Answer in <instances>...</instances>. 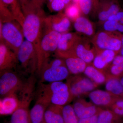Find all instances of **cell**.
<instances>
[{"label": "cell", "instance_id": "cell-26", "mask_svg": "<svg viewBox=\"0 0 123 123\" xmlns=\"http://www.w3.org/2000/svg\"><path fill=\"white\" fill-rule=\"evenodd\" d=\"M8 7L15 20L22 26L24 16L19 0H0Z\"/></svg>", "mask_w": 123, "mask_h": 123}, {"label": "cell", "instance_id": "cell-22", "mask_svg": "<svg viewBox=\"0 0 123 123\" xmlns=\"http://www.w3.org/2000/svg\"><path fill=\"white\" fill-rule=\"evenodd\" d=\"M20 101L15 94L5 97L0 102V114L2 115H12L19 107Z\"/></svg>", "mask_w": 123, "mask_h": 123}, {"label": "cell", "instance_id": "cell-10", "mask_svg": "<svg viewBox=\"0 0 123 123\" xmlns=\"http://www.w3.org/2000/svg\"><path fill=\"white\" fill-rule=\"evenodd\" d=\"M71 27V20L62 11L56 14L46 16L44 18V30L54 31L62 34L68 32Z\"/></svg>", "mask_w": 123, "mask_h": 123}, {"label": "cell", "instance_id": "cell-27", "mask_svg": "<svg viewBox=\"0 0 123 123\" xmlns=\"http://www.w3.org/2000/svg\"><path fill=\"white\" fill-rule=\"evenodd\" d=\"M106 90L113 95L123 98V85L118 78H108L105 82Z\"/></svg>", "mask_w": 123, "mask_h": 123}, {"label": "cell", "instance_id": "cell-8", "mask_svg": "<svg viewBox=\"0 0 123 123\" xmlns=\"http://www.w3.org/2000/svg\"><path fill=\"white\" fill-rule=\"evenodd\" d=\"M66 84L68 86L72 99L89 93L94 90L98 86L89 78L80 75H75L69 78Z\"/></svg>", "mask_w": 123, "mask_h": 123}, {"label": "cell", "instance_id": "cell-25", "mask_svg": "<svg viewBox=\"0 0 123 123\" xmlns=\"http://www.w3.org/2000/svg\"><path fill=\"white\" fill-rule=\"evenodd\" d=\"M109 77L119 78L123 76V56L117 55L104 71Z\"/></svg>", "mask_w": 123, "mask_h": 123}, {"label": "cell", "instance_id": "cell-28", "mask_svg": "<svg viewBox=\"0 0 123 123\" xmlns=\"http://www.w3.org/2000/svg\"><path fill=\"white\" fill-rule=\"evenodd\" d=\"M97 123H123L122 117L110 110H101L98 116Z\"/></svg>", "mask_w": 123, "mask_h": 123}, {"label": "cell", "instance_id": "cell-20", "mask_svg": "<svg viewBox=\"0 0 123 123\" xmlns=\"http://www.w3.org/2000/svg\"><path fill=\"white\" fill-rule=\"evenodd\" d=\"M74 27L78 33L91 39L95 34L94 24L88 18L80 16L74 21Z\"/></svg>", "mask_w": 123, "mask_h": 123}, {"label": "cell", "instance_id": "cell-30", "mask_svg": "<svg viewBox=\"0 0 123 123\" xmlns=\"http://www.w3.org/2000/svg\"><path fill=\"white\" fill-rule=\"evenodd\" d=\"M14 20L15 18L8 7L0 0V21L4 23Z\"/></svg>", "mask_w": 123, "mask_h": 123}, {"label": "cell", "instance_id": "cell-39", "mask_svg": "<svg viewBox=\"0 0 123 123\" xmlns=\"http://www.w3.org/2000/svg\"><path fill=\"white\" fill-rule=\"evenodd\" d=\"M100 0H92L93 4V11L94 12L95 14L96 13Z\"/></svg>", "mask_w": 123, "mask_h": 123}, {"label": "cell", "instance_id": "cell-40", "mask_svg": "<svg viewBox=\"0 0 123 123\" xmlns=\"http://www.w3.org/2000/svg\"><path fill=\"white\" fill-rule=\"evenodd\" d=\"M22 7L28 4L30 0H19Z\"/></svg>", "mask_w": 123, "mask_h": 123}, {"label": "cell", "instance_id": "cell-3", "mask_svg": "<svg viewBox=\"0 0 123 123\" xmlns=\"http://www.w3.org/2000/svg\"><path fill=\"white\" fill-rule=\"evenodd\" d=\"M38 73L42 83L62 81L67 79L70 74L64 60L57 57L51 60H47Z\"/></svg>", "mask_w": 123, "mask_h": 123}, {"label": "cell", "instance_id": "cell-21", "mask_svg": "<svg viewBox=\"0 0 123 123\" xmlns=\"http://www.w3.org/2000/svg\"><path fill=\"white\" fill-rule=\"evenodd\" d=\"M63 106L51 104L44 113V121L46 123H64L63 115Z\"/></svg>", "mask_w": 123, "mask_h": 123}, {"label": "cell", "instance_id": "cell-29", "mask_svg": "<svg viewBox=\"0 0 123 123\" xmlns=\"http://www.w3.org/2000/svg\"><path fill=\"white\" fill-rule=\"evenodd\" d=\"M63 115L64 123H78V119L72 105H66L63 106Z\"/></svg>", "mask_w": 123, "mask_h": 123}, {"label": "cell", "instance_id": "cell-34", "mask_svg": "<svg viewBox=\"0 0 123 123\" xmlns=\"http://www.w3.org/2000/svg\"><path fill=\"white\" fill-rule=\"evenodd\" d=\"M48 6L51 11L58 12L62 11L66 7L61 0H48Z\"/></svg>", "mask_w": 123, "mask_h": 123}, {"label": "cell", "instance_id": "cell-7", "mask_svg": "<svg viewBox=\"0 0 123 123\" xmlns=\"http://www.w3.org/2000/svg\"><path fill=\"white\" fill-rule=\"evenodd\" d=\"M24 83L11 70L0 72V94L4 97L15 94L17 92L22 89Z\"/></svg>", "mask_w": 123, "mask_h": 123}, {"label": "cell", "instance_id": "cell-43", "mask_svg": "<svg viewBox=\"0 0 123 123\" xmlns=\"http://www.w3.org/2000/svg\"><path fill=\"white\" fill-rule=\"evenodd\" d=\"M73 3H75L78 5V3H79V0H72Z\"/></svg>", "mask_w": 123, "mask_h": 123}, {"label": "cell", "instance_id": "cell-14", "mask_svg": "<svg viewBox=\"0 0 123 123\" xmlns=\"http://www.w3.org/2000/svg\"><path fill=\"white\" fill-rule=\"evenodd\" d=\"M72 106L78 119L90 118L98 115L102 110L93 104L82 99H77Z\"/></svg>", "mask_w": 123, "mask_h": 123}, {"label": "cell", "instance_id": "cell-42", "mask_svg": "<svg viewBox=\"0 0 123 123\" xmlns=\"http://www.w3.org/2000/svg\"><path fill=\"white\" fill-rule=\"evenodd\" d=\"M119 53L120 55L123 56V35L122 37V46H121V49Z\"/></svg>", "mask_w": 123, "mask_h": 123}, {"label": "cell", "instance_id": "cell-36", "mask_svg": "<svg viewBox=\"0 0 123 123\" xmlns=\"http://www.w3.org/2000/svg\"><path fill=\"white\" fill-rule=\"evenodd\" d=\"M108 20L116 21L120 24H123V11L120 10L116 14L110 16Z\"/></svg>", "mask_w": 123, "mask_h": 123}, {"label": "cell", "instance_id": "cell-23", "mask_svg": "<svg viewBox=\"0 0 123 123\" xmlns=\"http://www.w3.org/2000/svg\"><path fill=\"white\" fill-rule=\"evenodd\" d=\"M63 59L70 74L80 75L84 73L88 64L81 59L75 55L69 56Z\"/></svg>", "mask_w": 123, "mask_h": 123}, {"label": "cell", "instance_id": "cell-38", "mask_svg": "<svg viewBox=\"0 0 123 123\" xmlns=\"http://www.w3.org/2000/svg\"><path fill=\"white\" fill-rule=\"evenodd\" d=\"M98 115H96L90 118L79 119H78V123H97Z\"/></svg>", "mask_w": 123, "mask_h": 123}, {"label": "cell", "instance_id": "cell-12", "mask_svg": "<svg viewBox=\"0 0 123 123\" xmlns=\"http://www.w3.org/2000/svg\"><path fill=\"white\" fill-rule=\"evenodd\" d=\"M74 53L88 65L92 64L97 51L91 39L81 37L74 47Z\"/></svg>", "mask_w": 123, "mask_h": 123}, {"label": "cell", "instance_id": "cell-32", "mask_svg": "<svg viewBox=\"0 0 123 123\" xmlns=\"http://www.w3.org/2000/svg\"><path fill=\"white\" fill-rule=\"evenodd\" d=\"M81 13L78 5L73 3L66 7L65 13L71 21L74 22L80 16Z\"/></svg>", "mask_w": 123, "mask_h": 123}, {"label": "cell", "instance_id": "cell-45", "mask_svg": "<svg viewBox=\"0 0 123 123\" xmlns=\"http://www.w3.org/2000/svg\"><path fill=\"white\" fill-rule=\"evenodd\" d=\"M45 123V121H44V120H43V122H42V123Z\"/></svg>", "mask_w": 123, "mask_h": 123}, {"label": "cell", "instance_id": "cell-9", "mask_svg": "<svg viewBox=\"0 0 123 123\" xmlns=\"http://www.w3.org/2000/svg\"><path fill=\"white\" fill-rule=\"evenodd\" d=\"M44 30V32L43 31L40 43L41 53L40 69L44 62L49 59L51 54L54 52L55 53L57 50L58 43L62 35L61 33L56 31L49 30Z\"/></svg>", "mask_w": 123, "mask_h": 123}, {"label": "cell", "instance_id": "cell-44", "mask_svg": "<svg viewBox=\"0 0 123 123\" xmlns=\"http://www.w3.org/2000/svg\"><path fill=\"white\" fill-rule=\"evenodd\" d=\"M119 79L120 82H121V84L123 85V76L119 78Z\"/></svg>", "mask_w": 123, "mask_h": 123}, {"label": "cell", "instance_id": "cell-24", "mask_svg": "<svg viewBox=\"0 0 123 123\" xmlns=\"http://www.w3.org/2000/svg\"><path fill=\"white\" fill-rule=\"evenodd\" d=\"M84 73L86 76L98 85L105 83L108 78L105 72L96 68L92 64L88 65Z\"/></svg>", "mask_w": 123, "mask_h": 123}, {"label": "cell", "instance_id": "cell-31", "mask_svg": "<svg viewBox=\"0 0 123 123\" xmlns=\"http://www.w3.org/2000/svg\"><path fill=\"white\" fill-rule=\"evenodd\" d=\"M103 30L123 33V24L116 21L107 20L102 24Z\"/></svg>", "mask_w": 123, "mask_h": 123}, {"label": "cell", "instance_id": "cell-6", "mask_svg": "<svg viewBox=\"0 0 123 123\" xmlns=\"http://www.w3.org/2000/svg\"><path fill=\"white\" fill-rule=\"evenodd\" d=\"M21 67L31 74L38 69V59L35 49L31 43L24 40L17 54Z\"/></svg>", "mask_w": 123, "mask_h": 123}, {"label": "cell", "instance_id": "cell-37", "mask_svg": "<svg viewBox=\"0 0 123 123\" xmlns=\"http://www.w3.org/2000/svg\"><path fill=\"white\" fill-rule=\"evenodd\" d=\"M45 1V0H30L27 5L35 8H41Z\"/></svg>", "mask_w": 123, "mask_h": 123}, {"label": "cell", "instance_id": "cell-11", "mask_svg": "<svg viewBox=\"0 0 123 123\" xmlns=\"http://www.w3.org/2000/svg\"><path fill=\"white\" fill-rule=\"evenodd\" d=\"M81 37L78 33L68 32L62 34L55 52V57L63 59L69 56L75 55L74 53V47Z\"/></svg>", "mask_w": 123, "mask_h": 123}, {"label": "cell", "instance_id": "cell-4", "mask_svg": "<svg viewBox=\"0 0 123 123\" xmlns=\"http://www.w3.org/2000/svg\"><path fill=\"white\" fill-rule=\"evenodd\" d=\"M123 34L118 32L99 31L91 39L97 52L104 50L114 51L119 53L122 46Z\"/></svg>", "mask_w": 123, "mask_h": 123}, {"label": "cell", "instance_id": "cell-15", "mask_svg": "<svg viewBox=\"0 0 123 123\" xmlns=\"http://www.w3.org/2000/svg\"><path fill=\"white\" fill-rule=\"evenodd\" d=\"M18 63L17 55L4 43L0 42V72L11 70Z\"/></svg>", "mask_w": 123, "mask_h": 123}, {"label": "cell", "instance_id": "cell-41", "mask_svg": "<svg viewBox=\"0 0 123 123\" xmlns=\"http://www.w3.org/2000/svg\"><path fill=\"white\" fill-rule=\"evenodd\" d=\"M61 0L64 3L66 7L68 5L71 4V2L72 1V0Z\"/></svg>", "mask_w": 123, "mask_h": 123}, {"label": "cell", "instance_id": "cell-33", "mask_svg": "<svg viewBox=\"0 0 123 123\" xmlns=\"http://www.w3.org/2000/svg\"><path fill=\"white\" fill-rule=\"evenodd\" d=\"M78 6L81 13L84 15H88L93 11L92 0H79Z\"/></svg>", "mask_w": 123, "mask_h": 123}, {"label": "cell", "instance_id": "cell-19", "mask_svg": "<svg viewBox=\"0 0 123 123\" xmlns=\"http://www.w3.org/2000/svg\"><path fill=\"white\" fill-rule=\"evenodd\" d=\"M118 54L114 51L104 50L97 52L92 65L96 68L104 71Z\"/></svg>", "mask_w": 123, "mask_h": 123}, {"label": "cell", "instance_id": "cell-35", "mask_svg": "<svg viewBox=\"0 0 123 123\" xmlns=\"http://www.w3.org/2000/svg\"><path fill=\"white\" fill-rule=\"evenodd\" d=\"M110 109L117 115L123 116V98H119L110 107Z\"/></svg>", "mask_w": 123, "mask_h": 123}, {"label": "cell", "instance_id": "cell-5", "mask_svg": "<svg viewBox=\"0 0 123 123\" xmlns=\"http://www.w3.org/2000/svg\"><path fill=\"white\" fill-rule=\"evenodd\" d=\"M43 91L52 104L64 106L72 100L68 86L61 81L44 84Z\"/></svg>", "mask_w": 123, "mask_h": 123}, {"label": "cell", "instance_id": "cell-18", "mask_svg": "<svg viewBox=\"0 0 123 123\" xmlns=\"http://www.w3.org/2000/svg\"><path fill=\"white\" fill-rule=\"evenodd\" d=\"M20 105L11 115L10 123H31L30 116L29 106L30 99L22 98Z\"/></svg>", "mask_w": 123, "mask_h": 123}, {"label": "cell", "instance_id": "cell-1", "mask_svg": "<svg viewBox=\"0 0 123 123\" xmlns=\"http://www.w3.org/2000/svg\"><path fill=\"white\" fill-rule=\"evenodd\" d=\"M24 18L22 28L24 37L34 45L38 59L37 72L41 66L40 43L43 33V24L46 15L42 8H35L26 5L22 7Z\"/></svg>", "mask_w": 123, "mask_h": 123}, {"label": "cell", "instance_id": "cell-16", "mask_svg": "<svg viewBox=\"0 0 123 123\" xmlns=\"http://www.w3.org/2000/svg\"><path fill=\"white\" fill-rule=\"evenodd\" d=\"M90 99L94 105L99 107H110L119 98L106 91L94 90L89 94Z\"/></svg>", "mask_w": 123, "mask_h": 123}, {"label": "cell", "instance_id": "cell-2", "mask_svg": "<svg viewBox=\"0 0 123 123\" xmlns=\"http://www.w3.org/2000/svg\"><path fill=\"white\" fill-rule=\"evenodd\" d=\"M22 26L15 20L2 23L0 21V42H3L17 55L24 41Z\"/></svg>", "mask_w": 123, "mask_h": 123}, {"label": "cell", "instance_id": "cell-13", "mask_svg": "<svg viewBox=\"0 0 123 123\" xmlns=\"http://www.w3.org/2000/svg\"><path fill=\"white\" fill-rule=\"evenodd\" d=\"M120 10L119 5L116 0H100L95 14L98 22L102 24L111 15Z\"/></svg>", "mask_w": 123, "mask_h": 123}, {"label": "cell", "instance_id": "cell-17", "mask_svg": "<svg viewBox=\"0 0 123 123\" xmlns=\"http://www.w3.org/2000/svg\"><path fill=\"white\" fill-rule=\"evenodd\" d=\"M50 101L41 96H38L37 101L30 111L31 123H41L44 120L46 109L51 104Z\"/></svg>", "mask_w": 123, "mask_h": 123}]
</instances>
